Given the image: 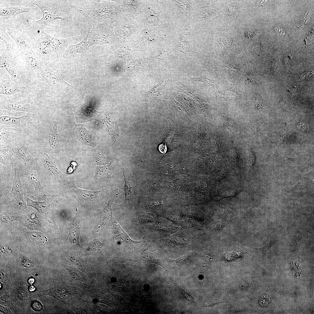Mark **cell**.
I'll return each mask as SVG.
<instances>
[{"mask_svg": "<svg viewBox=\"0 0 314 314\" xmlns=\"http://www.w3.org/2000/svg\"><path fill=\"white\" fill-rule=\"evenodd\" d=\"M30 3L42 12V18L33 22L41 30L58 33L72 28V8L67 1L33 0Z\"/></svg>", "mask_w": 314, "mask_h": 314, "instance_id": "6da1fadb", "label": "cell"}, {"mask_svg": "<svg viewBox=\"0 0 314 314\" xmlns=\"http://www.w3.org/2000/svg\"><path fill=\"white\" fill-rule=\"evenodd\" d=\"M72 38L60 39L51 36L41 30V36L35 43L37 55L47 64L63 55L72 42Z\"/></svg>", "mask_w": 314, "mask_h": 314, "instance_id": "7a4b0ae2", "label": "cell"}, {"mask_svg": "<svg viewBox=\"0 0 314 314\" xmlns=\"http://www.w3.org/2000/svg\"><path fill=\"white\" fill-rule=\"evenodd\" d=\"M33 97L29 95L25 99L18 101L9 99H1V109L11 111H21L29 113L37 112L38 108L34 104Z\"/></svg>", "mask_w": 314, "mask_h": 314, "instance_id": "3957f363", "label": "cell"}, {"mask_svg": "<svg viewBox=\"0 0 314 314\" xmlns=\"http://www.w3.org/2000/svg\"><path fill=\"white\" fill-rule=\"evenodd\" d=\"M125 180L124 190L125 198L120 206L127 208L133 212L136 209L137 205V188L136 183L130 175L123 171Z\"/></svg>", "mask_w": 314, "mask_h": 314, "instance_id": "277c9868", "label": "cell"}, {"mask_svg": "<svg viewBox=\"0 0 314 314\" xmlns=\"http://www.w3.org/2000/svg\"><path fill=\"white\" fill-rule=\"evenodd\" d=\"M37 80L42 87L48 90L69 85L63 80L58 71L54 72L46 63L43 72Z\"/></svg>", "mask_w": 314, "mask_h": 314, "instance_id": "5b68a950", "label": "cell"}, {"mask_svg": "<svg viewBox=\"0 0 314 314\" xmlns=\"http://www.w3.org/2000/svg\"><path fill=\"white\" fill-rule=\"evenodd\" d=\"M6 49L0 56V67L6 69L17 81L18 75L16 67L15 44L12 40L5 43Z\"/></svg>", "mask_w": 314, "mask_h": 314, "instance_id": "8992f818", "label": "cell"}, {"mask_svg": "<svg viewBox=\"0 0 314 314\" xmlns=\"http://www.w3.org/2000/svg\"><path fill=\"white\" fill-rule=\"evenodd\" d=\"M31 118V113H29L19 117L1 116L0 117V130H11L18 132L24 131L28 129L27 122Z\"/></svg>", "mask_w": 314, "mask_h": 314, "instance_id": "52a82bcc", "label": "cell"}, {"mask_svg": "<svg viewBox=\"0 0 314 314\" xmlns=\"http://www.w3.org/2000/svg\"><path fill=\"white\" fill-rule=\"evenodd\" d=\"M23 55L27 69L33 77L37 80L43 72L45 63L37 55L35 51Z\"/></svg>", "mask_w": 314, "mask_h": 314, "instance_id": "ba28073f", "label": "cell"}, {"mask_svg": "<svg viewBox=\"0 0 314 314\" xmlns=\"http://www.w3.org/2000/svg\"><path fill=\"white\" fill-rule=\"evenodd\" d=\"M8 33L15 41L18 48L22 55L35 51V45L25 34L17 30H12L7 27Z\"/></svg>", "mask_w": 314, "mask_h": 314, "instance_id": "9c48e42d", "label": "cell"}, {"mask_svg": "<svg viewBox=\"0 0 314 314\" xmlns=\"http://www.w3.org/2000/svg\"><path fill=\"white\" fill-rule=\"evenodd\" d=\"M27 89L18 83H13L7 74L0 77V94L10 95L21 92H25Z\"/></svg>", "mask_w": 314, "mask_h": 314, "instance_id": "30bf717a", "label": "cell"}, {"mask_svg": "<svg viewBox=\"0 0 314 314\" xmlns=\"http://www.w3.org/2000/svg\"><path fill=\"white\" fill-rule=\"evenodd\" d=\"M74 106V112L76 122H84L96 119V113L92 109L81 102L76 103Z\"/></svg>", "mask_w": 314, "mask_h": 314, "instance_id": "8fae6325", "label": "cell"}, {"mask_svg": "<svg viewBox=\"0 0 314 314\" xmlns=\"http://www.w3.org/2000/svg\"><path fill=\"white\" fill-rule=\"evenodd\" d=\"M76 129V137L79 141L93 148L96 147L97 135L95 133L88 131L83 124H77Z\"/></svg>", "mask_w": 314, "mask_h": 314, "instance_id": "7c38bea8", "label": "cell"}, {"mask_svg": "<svg viewBox=\"0 0 314 314\" xmlns=\"http://www.w3.org/2000/svg\"><path fill=\"white\" fill-rule=\"evenodd\" d=\"M31 11L30 7L24 6L14 7L5 4H0V18L5 19L15 18L18 15L23 13H29Z\"/></svg>", "mask_w": 314, "mask_h": 314, "instance_id": "4fadbf2b", "label": "cell"}, {"mask_svg": "<svg viewBox=\"0 0 314 314\" xmlns=\"http://www.w3.org/2000/svg\"><path fill=\"white\" fill-rule=\"evenodd\" d=\"M88 34L81 42L77 44L69 45L65 50L63 56L65 58H69L77 54H82L88 51L89 48L88 43Z\"/></svg>", "mask_w": 314, "mask_h": 314, "instance_id": "5bb4252c", "label": "cell"}, {"mask_svg": "<svg viewBox=\"0 0 314 314\" xmlns=\"http://www.w3.org/2000/svg\"><path fill=\"white\" fill-rule=\"evenodd\" d=\"M69 188L71 194L82 200L92 201L95 200L99 194L98 191H92L81 190L72 183H70Z\"/></svg>", "mask_w": 314, "mask_h": 314, "instance_id": "9a60e30c", "label": "cell"}, {"mask_svg": "<svg viewBox=\"0 0 314 314\" xmlns=\"http://www.w3.org/2000/svg\"><path fill=\"white\" fill-rule=\"evenodd\" d=\"M17 132H10L5 130L1 129V147H5L11 142L19 140Z\"/></svg>", "mask_w": 314, "mask_h": 314, "instance_id": "2e32d148", "label": "cell"}, {"mask_svg": "<svg viewBox=\"0 0 314 314\" xmlns=\"http://www.w3.org/2000/svg\"><path fill=\"white\" fill-rule=\"evenodd\" d=\"M58 120L56 119L53 129L46 136V138L50 147L53 149L58 147L59 143V135L58 131Z\"/></svg>", "mask_w": 314, "mask_h": 314, "instance_id": "e0dca14e", "label": "cell"}, {"mask_svg": "<svg viewBox=\"0 0 314 314\" xmlns=\"http://www.w3.org/2000/svg\"><path fill=\"white\" fill-rule=\"evenodd\" d=\"M12 192L15 199L18 201L22 202L23 201V192L21 181L19 174L17 171H15V178L13 181Z\"/></svg>", "mask_w": 314, "mask_h": 314, "instance_id": "ac0fdd59", "label": "cell"}, {"mask_svg": "<svg viewBox=\"0 0 314 314\" xmlns=\"http://www.w3.org/2000/svg\"><path fill=\"white\" fill-rule=\"evenodd\" d=\"M43 158L45 167L51 173L57 176H62V174L57 168L55 161L47 154H44Z\"/></svg>", "mask_w": 314, "mask_h": 314, "instance_id": "d6986e66", "label": "cell"}, {"mask_svg": "<svg viewBox=\"0 0 314 314\" xmlns=\"http://www.w3.org/2000/svg\"><path fill=\"white\" fill-rule=\"evenodd\" d=\"M27 176L33 185L36 190L40 194L45 195L47 194L44 190L42 186L39 179L35 172L32 171H28L27 172Z\"/></svg>", "mask_w": 314, "mask_h": 314, "instance_id": "ffe728a7", "label": "cell"}, {"mask_svg": "<svg viewBox=\"0 0 314 314\" xmlns=\"http://www.w3.org/2000/svg\"><path fill=\"white\" fill-rule=\"evenodd\" d=\"M163 82V80L149 91L146 96V99L153 98L154 96L163 95L165 93Z\"/></svg>", "mask_w": 314, "mask_h": 314, "instance_id": "44dd1931", "label": "cell"}, {"mask_svg": "<svg viewBox=\"0 0 314 314\" xmlns=\"http://www.w3.org/2000/svg\"><path fill=\"white\" fill-rule=\"evenodd\" d=\"M27 205L35 208L38 212L45 213L47 211V207L44 202L35 201L27 197L26 198Z\"/></svg>", "mask_w": 314, "mask_h": 314, "instance_id": "7402d4cb", "label": "cell"}, {"mask_svg": "<svg viewBox=\"0 0 314 314\" xmlns=\"http://www.w3.org/2000/svg\"><path fill=\"white\" fill-rule=\"evenodd\" d=\"M70 261L82 271L88 274L89 273V270L85 265L83 260L78 256H71L69 257Z\"/></svg>", "mask_w": 314, "mask_h": 314, "instance_id": "603a6c76", "label": "cell"}, {"mask_svg": "<svg viewBox=\"0 0 314 314\" xmlns=\"http://www.w3.org/2000/svg\"><path fill=\"white\" fill-rule=\"evenodd\" d=\"M169 279L170 281L172 283V286L174 287H175V288L180 292L182 295L186 300L190 302H192L194 301L193 297L183 290L182 288H181L177 284L175 281H174L173 279H172L170 276H169Z\"/></svg>", "mask_w": 314, "mask_h": 314, "instance_id": "cb8c5ba5", "label": "cell"}, {"mask_svg": "<svg viewBox=\"0 0 314 314\" xmlns=\"http://www.w3.org/2000/svg\"><path fill=\"white\" fill-rule=\"evenodd\" d=\"M179 51L185 54L192 51L193 52L190 47L188 41L186 40H182L179 47Z\"/></svg>", "mask_w": 314, "mask_h": 314, "instance_id": "d4e9b609", "label": "cell"}, {"mask_svg": "<svg viewBox=\"0 0 314 314\" xmlns=\"http://www.w3.org/2000/svg\"><path fill=\"white\" fill-rule=\"evenodd\" d=\"M65 268L69 272L72 279L76 284L81 285L82 283V281L80 275L77 272L67 268Z\"/></svg>", "mask_w": 314, "mask_h": 314, "instance_id": "484cf974", "label": "cell"}, {"mask_svg": "<svg viewBox=\"0 0 314 314\" xmlns=\"http://www.w3.org/2000/svg\"><path fill=\"white\" fill-rule=\"evenodd\" d=\"M31 307L33 310L36 311H41L42 308V305L39 301L34 300L31 303Z\"/></svg>", "mask_w": 314, "mask_h": 314, "instance_id": "4316f807", "label": "cell"}, {"mask_svg": "<svg viewBox=\"0 0 314 314\" xmlns=\"http://www.w3.org/2000/svg\"><path fill=\"white\" fill-rule=\"evenodd\" d=\"M275 30L276 33L279 35L283 36L287 35V33L284 29H283V28H282L281 26H278L275 27Z\"/></svg>", "mask_w": 314, "mask_h": 314, "instance_id": "83f0119b", "label": "cell"}, {"mask_svg": "<svg viewBox=\"0 0 314 314\" xmlns=\"http://www.w3.org/2000/svg\"><path fill=\"white\" fill-rule=\"evenodd\" d=\"M22 263L23 265L25 267L29 268L31 267L33 265L32 262L28 259L24 257Z\"/></svg>", "mask_w": 314, "mask_h": 314, "instance_id": "f1b7e54d", "label": "cell"}, {"mask_svg": "<svg viewBox=\"0 0 314 314\" xmlns=\"http://www.w3.org/2000/svg\"><path fill=\"white\" fill-rule=\"evenodd\" d=\"M158 148L160 151L162 153L165 154L167 148L165 144H163L160 145Z\"/></svg>", "mask_w": 314, "mask_h": 314, "instance_id": "f546056e", "label": "cell"}, {"mask_svg": "<svg viewBox=\"0 0 314 314\" xmlns=\"http://www.w3.org/2000/svg\"><path fill=\"white\" fill-rule=\"evenodd\" d=\"M35 281L34 279L33 278H30L28 280L29 283L31 285Z\"/></svg>", "mask_w": 314, "mask_h": 314, "instance_id": "4dcf8cb0", "label": "cell"}, {"mask_svg": "<svg viewBox=\"0 0 314 314\" xmlns=\"http://www.w3.org/2000/svg\"><path fill=\"white\" fill-rule=\"evenodd\" d=\"M35 290V288L32 286H30L29 288V290L31 292H33Z\"/></svg>", "mask_w": 314, "mask_h": 314, "instance_id": "1f68e13d", "label": "cell"}]
</instances>
